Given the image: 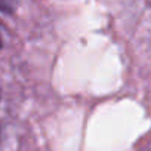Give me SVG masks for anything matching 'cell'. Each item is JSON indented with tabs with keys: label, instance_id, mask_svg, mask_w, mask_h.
Wrapping results in <instances>:
<instances>
[{
	"label": "cell",
	"instance_id": "6da1fadb",
	"mask_svg": "<svg viewBox=\"0 0 151 151\" xmlns=\"http://www.w3.org/2000/svg\"><path fill=\"white\" fill-rule=\"evenodd\" d=\"M15 11L14 0H0V12L3 14H12Z\"/></svg>",
	"mask_w": 151,
	"mask_h": 151
},
{
	"label": "cell",
	"instance_id": "7a4b0ae2",
	"mask_svg": "<svg viewBox=\"0 0 151 151\" xmlns=\"http://www.w3.org/2000/svg\"><path fill=\"white\" fill-rule=\"evenodd\" d=\"M0 47H2V40H0Z\"/></svg>",
	"mask_w": 151,
	"mask_h": 151
}]
</instances>
